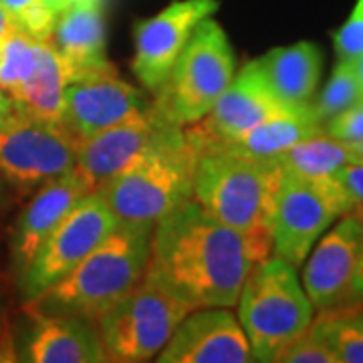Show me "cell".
I'll use <instances>...</instances> for the list:
<instances>
[{
  "mask_svg": "<svg viewBox=\"0 0 363 363\" xmlns=\"http://www.w3.org/2000/svg\"><path fill=\"white\" fill-rule=\"evenodd\" d=\"M271 252V242L222 224L192 198L156 222L145 277L192 309L234 307L248 272Z\"/></svg>",
  "mask_w": 363,
  "mask_h": 363,
  "instance_id": "1",
  "label": "cell"
},
{
  "mask_svg": "<svg viewBox=\"0 0 363 363\" xmlns=\"http://www.w3.org/2000/svg\"><path fill=\"white\" fill-rule=\"evenodd\" d=\"M154 226L117 224L73 271L30 298L39 311L75 315L91 323L125 297L145 274Z\"/></svg>",
  "mask_w": 363,
  "mask_h": 363,
  "instance_id": "2",
  "label": "cell"
},
{
  "mask_svg": "<svg viewBox=\"0 0 363 363\" xmlns=\"http://www.w3.org/2000/svg\"><path fill=\"white\" fill-rule=\"evenodd\" d=\"M198 152L184 128H174L162 142L128 168L93 190L117 224L156 222L194 198Z\"/></svg>",
  "mask_w": 363,
  "mask_h": 363,
  "instance_id": "3",
  "label": "cell"
},
{
  "mask_svg": "<svg viewBox=\"0 0 363 363\" xmlns=\"http://www.w3.org/2000/svg\"><path fill=\"white\" fill-rule=\"evenodd\" d=\"M283 169L274 160L204 152L194 172V200L216 220L272 245L271 220Z\"/></svg>",
  "mask_w": 363,
  "mask_h": 363,
  "instance_id": "4",
  "label": "cell"
},
{
  "mask_svg": "<svg viewBox=\"0 0 363 363\" xmlns=\"http://www.w3.org/2000/svg\"><path fill=\"white\" fill-rule=\"evenodd\" d=\"M236 305L252 362L262 363H277L279 355L309 329L315 315L297 269L274 255L252 267Z\"/></svg>",
  "mask_w": 363,
  "mask_h": 363,
  "instance_id": "5",
  "label": "cell"
},
{
  "mask_svg": "<svg viewBox=\"0 0 363 363\" xmlns=\"http://www.w3.org/2000/svg\"><path fill=\"white\" fill-rule=\"evenodd\" d=\"M234 51L214 18H204L184 45L152 107L176 128H188L206 116L234 77Z\"/></svg>",
  "mask_w": 363,
  "mask_h": 363,
  "instance_id": "6",
  "label": "cell"
},
{
  "mask_svg": "<svg viewBox=\"0 0 363 363\" xmlns=\"http://www.w3.org/2000/svg\"><path fill=\"white\" fill-rule=\"evenodd\" d=\"M190 311L194 309L186 301L143 274L142 281L95 323L107 362L154 359Z\"/></svg>",
  "mask_w": 363,
  "mask_h": 363,
  "instance_id": "7",
  "label": "cell"
},
{
  "mask_svg": "<svg viewBox=\"0 0 363 363\" xmlns=\"http://www.w3.org/2000/svg\"><path fill=\"white\" fill-rule=\"evenodd\" d=\"M347 212L353 204L335 174L313 180L283 172L271 220L272 255L298 269L325 230Z\"/></svg>",
  "mask_w": 363,
  "mask_h": 363,
  "instance_id": "8",
  "label": "cell"
},
{
  "mask_svg": "<svg viewBox=\"0 0 363 363\" xmlns=\"http://www.w3.org/2000/svg\"><path fill=\"white\" fill-rule=\"evenodd\" d=\"M77 142L61 123L14 109L0 128V176L18 190H37L75 169Z\"/></svg>",
  "mask_w": 363,
  "mask_h": 363,
  "instance_id": "9",
  "label": "cell"
},
{
  "mask_svg": "<svg viewBox=\"0 0 363 363\" xmlns=\"http://www.w3.org/2000/svg\"><path fill=\"white\" fill-rule=\"evenodd\" d=\"M116 226L113 214L97 196L93 192L83 196L21 274V286L26 297H39L49 286L59 283L93 248L101 245Z\"/></svg>",
  "mask_w": 363,
  "mask_h": 363,
  "instance_id": "10",
  "label": "cell"
},
{
  "mask_svg": "<svg viewBox=\"0 0 363 363\" xmlns=\"http://www.w3.org/2000/svg\"><path fill=\"white\" fill-rule=\"evenodd\" d=\"M301 107L281 101L264 83L255 61H250L233 77L206 116L188 125V130L184 128V133L200 156L208 150L240 138L269 119L289 116Z\"/></svg>",
  "mask_w": 363,
  "mask_h": 363,
  "instance_id": "11",
  "label": "cell"
},
{
  "mask_svg": "<svg viewBox=\"0 0 363 363\" xmlns=\"http://www.w3.org/2000/svg\"><path fill=\"white\" fill-rule=\"evenodd\" d=\"M218 6V0H176L156 16L135 25L131 71L145 89L156 93L164 85L196 26L216 13Z\"/></svg>",
  "mask_w": 363,
  "mask_h": 363,
  "instance_id": "12",
  "label": "cell"
},
{
  "mask_svg": "<svg viewBox=\"0 0 363 363\" xmlns=\"http://www.w3.org/2000/svg\"><path fill=\"white\" fill-rule=\"evenodd\" d=\"M143 95L117 71L65 83L61 125L77 143L147 109Z\"/></svg>",
  "mask_w": 363,
  "mask_h": 363,
  "instance_id": "13",
  "label": "cell"
},
{
  "mask_svg": "<svg viewBox=\"0 0 363 363\" xmlns=\"http://www.w3.org/2000/svg\"><path fill=\"white\" fill-rule=\"evenodd\" d=\"M176 125L157 116L152 104L135 116L119 121L101 133L77 143L75 172L89 184L91 192L117 172L128 168L162 142Z\"/></svg>",
  "mask_w": 363,
  "mask_h": 363,
  "instance_id": "14",
  "label": "cell"
},
{
  "mask_svg": "<svg viewBox=\"0 0 363 363\" xmlns=\"http://www.w3.org/2000/svg\"><path fill=\"white\" fill-rule=\"evenodd\" d=\"M362 247V216L347 212L311 248L303 271V289L317 311L350 303L353 274Z\"/></svg>",
  "mask_w": 363,
  "mask_h": 363,
  "instance_id": "15",
  "label": "cell"
},
{
  "mask_svg": "<svg viewBox=\"0 0 363 363\" xmlns=\"http://www.w3.org/2000/svg\"><path fill=\"white\" fill-rule=\"evenodd\" d=\"M160 363H248L252 353L228 307H202L182 319L156 357Z\"/></svg>",
  "mask_w": 363,
  "mask_h": 363,
  "instance_id": "16",
  "label": "cell"
},
{
  "mask_svg": "<svg viewBox=\"0 0 363 363\" xmlns=\"http://www.w3.org/2000/svg\"><path fill=\"white\" fill-rule=\"evenodd\" d=\"M91 194L87 182L77 172L49 180L37 188V194L21 212L11 238V255L18 277L26 271L37 250L63 222L83 196Z\"/></svg>",
  "mask_w": 363,
  "mask_h": 363,
  "instance_id": "17",
  "label": "cell"
},
{
  "mask_svg": "<svg viewBox=\"0 0 363 363\" xmlns=\"http://www.w3.org/2000/svg\"><path fill=\"white\" fill-rule=\"evenodd\" d=\"M51 47L59 55L65 81L113 71L105 52L104 9L89 2H73L57 16Z\"/></svg>",
  "mask_w": 363,
  "mask_h": 363,
  "instance_id": "18",
  "label": "cell"
},
{
  "mask_svg": "<svg viewBox=\"0 0 363 363\" xmlns=\"http://www.w3.org/2000/svg\"><path fill=\"white\" fill-rule=\"evenodd\" d=\"M33 333L26 343V362L33 363H105L95 323L75 315L30 309Z\"/></svg>",
  "mask_w": 363,
  "mask_h": 363,
  "instance_id": "19",
  "label": "cell"
},
{
  "mask_svg": "<svg viewBox=\"0 0 363 363\" xmlns=\"http://www.w3.org/2000/svg\"><path fill=\"white\" fill-rule=\"evenodd\" d=\"M255 65L269 89L286 105H309L315 97L323 71V52L315 45L301 40L286 47H274L255 59Z\"/></svg>",
  "mask_w": 363,
  "mask_h": 363,
  "instance_id": "20",
  "label": "cell"
},
{
  "mask_svg": "<svg viewBox=\"0 0 363 363\" xmlns=\"http://www.w3.org/2000/svg\"><path fill=\"white\" fill-rule=\"evenodd\" d=\"M319 133H323V123L313 113L309 104L289 116L269 119L242 133L240 138L222 143L208 152H228V154L257 157V160H274L295 143Z\"/></svg>",
  "mask_w": 363,
  "mask_h": 363,
  "instance_id": "21",
  "label": "cell"
},
{
  "mask_svg": "<svg viewBox=\"0 0 363 363\" xmlns=\"http://www.w3.org/2000/svg\"><path fill=\"white\" fill-rule=\"evenodd\" d=\"M65 73L51 43H40L37 65L30 75L9 93L14 109L45 121L61 123Z\"/></svg>",
  "mask_w": 363,
  "mask_h": 363,
  "instance_id": "22",
  "label": "cell"
},
{
  "mask_svg": "<svg viewBox=\"0 0 363 363\" xmlns=\"http://www.w3.org/2000/svg\"><path fill=\"white\" fill-rule=\"evenodd\" d=\"M283 172L301 178H329L347 164L359 162L350 143L339 142L335 138L319 133L295 143L281 156L274 157Z\"/></svg>",
  "mask_w": 363,
  "mask_h": 363,
  "instance_id": "23",
  "label": "cell"
},
{
  "mask_svg": "<svg viewBox=\"0 0 363 363\" xmlns=\"http://www.w3.org/2000/svg\"><path fill=\"white\" fill-rule=\"evenodd\" d=\"M357 303L323 309L311 321V331L335 353L339 363H363V307Z\"/></svg>",
  "mask_w": 363,
  "mask_h": 363,
  "instance_id": "24",
  "label": "cell"
},
{
  "mask_svg": "<svg viewBox=\"0 0 363 363\" xmlns=\"http://www.w3.org/2000/svg\"><path fill=\"white\" fill-rule=\"evenodd\" d=\"M40 40L13 28L0 37V89L6 95L16 89L37 65Z\"/></svg>",
  "mask_w": 363,
  "mask_h": 363,
  "instance_id": "25",
  "label": "cell"
},
{
  "mask_svg": "<svg viewBox=\"0 0 363 363\" xmlns=\"http://www.w3.org/2000/svg\"><path fill=\"white\" fill-rule=\"evenodd\" d=\"M363 99V89L350 63H337L323 91L311 101L313 113L325 123Z\"/></svg>",
  "mask_w": 363,
  "mask_h": 363,
  "instance_id": "26",
  "label": "cell"
},
{
  "mask_svg": "<svg viewBox=\"0 0 363 363\" xmlns=\"http://www.w3.org/2000/svg\"><path fill=\"white\" fill-rule=\"evenodd\" d=\"M337 63H355L363 57V0H357L347 21L333 33Z\"/></svg>",
  "mask_w": 363,
  "mask_h": 363,
  "instance_id": "27",
  "label": "cell"
},
{
  "mask_svg": "<svg viewBox=\"0 0 363 363\" xmlns=\"http://www.w3.org/2000/svg\"><path fill=\"white\" fill-rule=\"evenodd\" d=\"M277 363H339V359L309 327L279 355Z\"/></svg>",
  "mask_w": 363,
  "mask_h": 363,
  "instance_id": "28",
  "label": "cell"
},
{
  "mask_svg": "<svg viewBox=\"0 0 363 363\" xmlns=\"http://www.w3.org/2000/svg\"><path fill=\"white\" fill-rule=\"evenodd\" d=\"M327 135L335 138L339 142L357 143L363 140V99L359 104L351 105L350 109L341 111L335 117L327 119L323 123Z\"/></svg>",
  "mask_w": 363,
  "mask_h": 363,
  "instance_id": "29",
  "label": "cell"
},
{
  "mask_svg": "<svg viewBox=\"0 0 363 363\" xmlns=\"http://www.w3.org/2000/svg\"><path fill=\"white\" fill-rule=\"evenodd\" d=\"M335 178L341 184V188L345 190V194L350 196L353 210L359 212L363 210V164H347L341 169L335 172Z\"/></svg>",
  "mask_w": 363,
  "mask_h": 363,
  "instance_id": "30",
  "label": "cell"
},
{
  "mask_svg": "<svg viewBox=\"0 0 363 363\" xmlns=\"http://www.w3.org/2000/svg\"><path fill=\"white\" fill-rule=\"evenodd\" d=\"M362 216V247H359V259H357V269L353 274L350 291V303H362L363 301V210H359Z\"/></svg>",
  "mask_w": 363,
  "mask_h": 363,
  "instance_id": "31",
  "label": "cell"
},
{
  "mask_svg": "<svg viewBox=\"0 0 363 363\" xmlns=\"http://www.w3.org/2000/svg\"><path fill=\"white\" fill-rule=\"evenodd\" d=\"M39 2L40 0H0V6L11 14V18L14 21L16 16H21L25 11H28L35 4H39Z\"/></svg>",
  "mask_w": 363,
  "mask_h": 363,
  "instance_id": "32",
  "label": "cell"
},
{
  "mask_svg": "<svg viewBox=\"0 0 363 363\" xmlns=\"http://www.w3.org/2000/svg\"><path fill=\"white\" fill-rule=\"evenodd\" d=\"M14 111V105L11 101V97L4 93V91L0 89V128L6 123V119L13 116Z\"/></svg>",
  "mask_w": 363,
  "mask_h": 363,
  "instance_id": "33",
  "label": "cell"
},
{
  "mask_svg": "<svg viewBox=\"0 0 363 363\" xmlns=\"http://www.w3.org/2000/svg\"><path fill=\"white\" fill-rule=\"evenodd\" d=\"M13 28H16V26H14L11 14L6 13V11L0 6V37H4L6 33H11Z\"/></svg>",
  "mask_w": 363,
  "mask_h": 363,
  "instance_id": "34",
  "label": "cell"
},
{
  "mask_svg": "<svg viewBox=\"0 0 363 363\" xmlns=\"http://www.w3.org/2000/svg\"><path fill=\"white\" fill-rule=\"evenodd\" d=\"M45 2H47L57 14H61L65 9H69V6L73 4V0H45Z\"/></svg>",
  "mask_w": 363,
  "mask_h": 363,
  "instance_id": "35",
  "label": "cell"
},
{
  "mask_svg": "<svg viewBox=\"0 0 363 363\" xmlns=\"http://www.w3.org/2000/svg\"><path fill=\"white\" fill-rule=\"evenodd\" d=\"M351 67H353L355 77H357V81H359V85H362V89H363V57L362 59H357L355 63H351Z\"/></svg>",
  "mask_w": 363,
  "mask_h": 363,
  "instance_id": "36",
  "label": "cell"
},
{
  "mask_svg": "<svg viewBox=\"0 0 363 363\" xmlns=\"http://www.w3.org/2000/svg\"><path fill=\"white\" fill-rule=\"evenodd\" d=\"M351 147H353V152H355L357 160H359V162L363 164V140L357 143H351Z\"/></svg>",
  "mask_w": 363,
  "mask_h": 363,
  "instance_id": "37",
  "label": "cell"
},
{
  "mask_svg": "<svg viewBox=\"0 0 363 363\" xmlns=\"http://www.w3.org/2000/svg\"><path fill=\"white\" fill-rule=\"evenodd\" d=\"M73 2H89V4H97V6H101L104 9L105 0H73Z\"/></svg>",
  "mask_w": 363,
  "mask_h": 363,
  "instance_id": "38",
  "label": "cell"
},
{
  "mask_svg": "<svg viewBox=\"0 0 363 363\" xmlns=\"http://www.w3.org/2000/svg\"><path fill=\"white\" fill-rule=\"evenodd\" d=\"M0 337H2V323H0Z\"/></svg>",
  "mask_w": 363,
  "mask_h": 363,
  "instance_id": "39",
  "label": "cell"
},
{
  "mask_svg": "<svg viewBox=\"0 0 363 363\" xmlns=\"http://www.w3.org/2000/svg\"><path fill=\"white\" fill-rule=\"evenodd\" d=\"M362 303H363V301H362Z\"/></svg>",
  "mask_w": 363,
  "mask_h": 363,
  "instance_id": "40",
  "label": "cell"
}]
</instances>
